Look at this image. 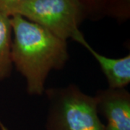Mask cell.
I'll return each mask as SVG.
<instances>
[{
    "label": "cell",
    "mask_w": 130,
    "mask_h": 130,
    "mask_svg": "<svg viewBox=\"0 0 130 130\" xmlns=\"http://www.w3.org/2000/svg\"><path fill=\"white\" fill-rule=\"evenodd\" d=\"M9 18L13 68L25 80L28 95L41 96L50 72L63 69L70 59L67 41L19 14Z\"/></svg>",
    "instance_id": "1"
},
{
    "label": "cell",
    "mask_w": 130,
    "mask_h": 130,
    "mask_svg": "<svg viewBox=\"0 0 130 130\" xmlns=\"http://www.w3.org/2000/svg\"><path fill=\"white\" fill-rule=\"evenodd\" d=\"M48 101L46 130H105L98 116L97 98L75 84L46 89Z\"/></svg>",
    "instance_id": "2"
},
{
    "label": "cell",
    "mask_w": 130,
    "mask_h": 130,
    "mask_svg": "<svg viewBox=\"0 0 130 130\" xmlns=\"http://www.w3.org/2000/svg\"><path fill=\"white\" fill-rule=\"evenodd\" d=\"M88 12L83 0H26L12 10L46 28L57 37L76 41L83 36L79 25Z\"/></svg>",
    "instance_id": "3"
},
{
    "label": "cell",
    "mask_w": 130,
    "mask_h": 130,
    "mask_svg": "<svg viewBox=\"0 0 130 130\" xmlns=\"http://www.w3.org/2000/svg\"><path fill=\"white\" fill-rule=\"evenodd\" d=\"M95 97L98 113L106 120L105 130H130V93L126 89L100 90Z\"/></svg>",
    "instance_id": "4"
},
{
    "label": "cell",
    "mask_w": 130,
    "mask_h": 130,
    "mask_svg": "<svg viewBox=\"0 0 130 130\" xmlns=\"http://www.w3.org/2000/svg\"><path fill=\"white\" fill-rule=\"evenodd\" d=\"M82 46L90 53L96 60L106 77L108 88H126L130 83V54L120 58H111L96 51L83 36L76 40Z\"/></svg>",
    "instance_id": "5"
},
{
    "label": "cell",
    "mask_w": 130,
    "mask_h": 130,
    "mask_svg": "<svg viewBox=\"0 0 130 130\" xmlns=\"http://www.w3.org/2000/svg\"><path fill=\"white\" fill-rule=\"evenodd\" d=\"M12 41L10 18L0 13V81L9 78L13 70L11 59Z\"/></svg>",
    "instance_id": "6"
},
{
    "label": "cell",
    "mask_w": 130,
    "mask_h": 130,
    "mask_svg": "<svg viewBox=\"0 0 130 130\" xmlns=\"http://www.w3.org/2000/svg\"><path fill=\"white\" fill-rule=\"evenodd\" d=\"M103 11L119 20H126L130 17V0H106Z\"/></svg>",
    "instance_id": "7"
},
{
    "label": "cell",
    "mask_w": 130,
    "mask_h": 130,
    "mask_svg": "<svg viewBox=\"0 0 130 130\" xmlns=\"http://www.w3.org/2000/svg\"><path fill=\"white\" fill-rule=\"evenodd\" d=\"M26 0H0V13L9 16L12 10Z\"/></svg>",
    "instance_id": "8"
},
{
    "label": "cell",
    "mask_w": 130,
    "mask_h": 130,
    "mask_svg": "<svg viewBox=\"0 0 130 130\" xmlns=\"http://www.w3.org/2000/svg\"><path fill=\"white\" fill-rule=\"evenodd\" d=\"M84 4L86 6V8L88 11L89 9H92L93 7H97V6L101 2H103L104 5V0H83Z\"/></svg>",
    "instance_id": "9"
},
{
    "label": "cell",
    "mask_w": 130,
    "mask_h": 130,
    "mask_svg": "<svg viewBox=\"0 0 130 130\" xmlns=\"http://www.w3.org/2000/svg\"><path fill=\"white\" fill-rule=\"evenodd\" d=\"M4 130H8V129H4Z\"/></svg>",
    "instance_id": "10"
}]
</instances>
